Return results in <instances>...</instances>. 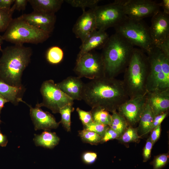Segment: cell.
<instances>
[{
  "instance_id": "d6986e66",
  "label": "cell",
  "mask_w": 169,
  "mask_h": 169,
  "mask_svg": "<svg viewBox=\"0 0 169 169\" xmlns=\"http://www.w3.org/2000/svg\"><path fill=\"white\" fill-rule=\"evenodd\" d=\"M84 84L78 77L69 76L56 84L58 87L74 100H82V94Z\"/></svg>"
},
{
  "instance_id": "ba28073f",
  "label": "cell",
  "mask_w": 169,
  "mask_h": 169,
  "mask_svg": "<svg viewBox=\"0 0 169 169\" xmlns=\"http://www.w3.org/2000/svg\"><path fill=\"white\" fill-rule=\"evenodd\" d=\"M97 29L105 31L115 27L127 18L120 0L111 3L98 6L94 9Z\"/></svg>"
},
{
  "instance_id": "30bf717a",
  "label": "cell",
  "mask_w": 169,
  "mask_h": 169,
  "mask_svg": "<svg viewBox=\"0 0 169 169\" xmlns=\"http://www.w3.org/2000/svg\"><path fill=\"white\" fill-rule=\"evenodd\" d=\"M74 71L80 78L91 80L105 76L101 54L90 51L77 59Z\"/></svg>"
},
{
  "instance_id": "cb8c5ba5",
  "label": "cell",
  "mask_w": 169,
  "mask_h": 169,
  "mask_svg": "<svg viewBox=\"0 0 169 169\" xmlns=\"http://www.w3.org/2000/svg\"><path fill=\"white\" fill-rule=\"evenodd\" d=\"M94 122L110 125L111 120V115L108 111L100 108H95L91 110Z\"/></svg>"
},
{
  "instance_id": "8d00e7d4",
  "label": "cell",
  "mask_w": 169,
  "mask_h": 169,
  "mask_svg": "<svg viewBox=\"0 0 169 169\" xmlns=\"http://www.w3.org/2000/svg\"><path fill=\"white\" fill-rule=\"evenodd\" d=\"M153 145L152 142L150 137L146 141L143 150V156L144 162L146 161L150 158Z\"/></svg>"
},
{
  "instance_id": "f1b7e54d",
  "label": "cell",
  "mask_w": 169,
  "mask_h": 169,
  "mask_svg": "<svg viewBox=\"0 0 169 169\" xmlns=\"http://www.w3.org/2000/svg\"><path fill=\"white\" fill-rule=\"evenodd\" d=\"M79 135L83 141L92 145L97 144L102 138L96 133L84 129L79 131Z\"/></svg>"
},
{
  "instance_id": "7a4b0ae2",
  "label": "cell",
  "mask_w": 169,
  "mask_h": 169,
  "mask_svg": "<svg viewBox=\"0 0 169 169\" xmlns=\"http://www.w3.org/2000/svg\"><path fill=\"white\" fill-rule=\"evenodd\" d=\"M1 51L0 80L13 86H23L21 77L30 62L32 49L23 45L14 44L6 47Z\"/></svg>"
},
{
  "instance_id": "6da1fadb",
  "label": "cell",
  "mask_w": 169,
  "mask_h": 169,
  "mask_svg": "<svg viewBox=\"0 0 169 169\" xmlns=\"http://www.w3.org/2000/svg\"><path fill=\"white\" fill-rule=\"evenodd\" d=\"M129 99L123 81L105 76L84 84L82 100L91 107L112 112Z\"/></svg>"
},
{
  "instance_id": "8992f818",
  "label": "cell",
  "mask_w": 169,
  "mask_h": 169,
  "mask_svg": "<svg viewBox=\"0 0 169 169\" xmlns=\"http://www.w3.org/2000/svg\"><path fill=\"white\" fill-rule=\"evenodd\" d=\"M50 34L30 25L19 16L13 19L2 36L3 40L14 44L23 45L25 43H42Z\"/></svg>"
},
{
  "instance_id": "4dcf8cb0",
  "label": "cell",
  "mask_w": 169,
  "mask_h": 169,
  "mask_svg": "<svg viewBox=\"0 0 169 169\" xmlns=\"http://www.w3.org/2000/svg\"><path fill=\"white\" fill-rule=\"evenodd\" d=\"M109 127L108 125L94 122L90 124L84 126V129L96 133L102 138L106 131Z\"/></svg>"
},
{
  "instance_id": "60d3db41",
  "label": "cell",
  "mask_w": 169,
  "mask_h": 169,
  "mask_svg": "<svg viewBox=\"0 0 169 169\" xmlns=\"http://www.w3.org/2000/svg\"><path fill=\"white\" fill-rule=\"evenodd\" d=\"M165 54L169 56V38L167 39L158 46Z\"/></svg>"
},
{
  "instance_id": "5bb4252c",
  "label": "cell",
  "mask_w": 169,
  "mask_h": 169,
  "mask_svg": "<svg viewBox=\"0 0 169 169\" xmlns=\"http://www.w3.org/2000/svg\"><path fill=\"white\" fill-rule=\"evenodd\" d=\"M20 17L30 25L49 34L54 29L56 19L54 13L33 11Z\"/></svg>"
},
{
  "instance_id": "74e56055",
  "label": "cell",
  "mask_w": 169,
  "mask_h": 169,
  "mask_svg": "<svg viewBox=\"0 0 169 169\" xmlns=\"http://www.w3.org/2000/svg\"><path fill=\"white\" fill-rule=\"evenodd\" d=\"M167 115V112L162 114L156 115L152 123L151 131L158 125H160L161 123L166 117Z\"/></svg>"
},
{
  "instance_id": "1f68e13d",
  "label": "cell",
  "mask_w": 169,
  "mask_h": 169,
  "mask_svg": "<svg viewBox=\"0 0 169 169\" xmlns=\"http://www.w3.org/2000/svg\"><path fill=\"white\" fill-rule=\"evenodd\" d=\"M140 138L136 129L129 127L121 137L120 140L125 143L136 141Z\"/></svg>"
},
{
  "instance_id": "7402d4cb",
  "label": "cell",
  "mask_w": 169,
  "mask_h": 169,
  "mask_svg": "<svg viewBox=\"0 0 169 169\" xmlns=\"http://www.w3.org/2000/svg\"><path fill=\"white\" fill-rule=\"evenodd\" d=\"M33 141L36 146L52 149L57 145L60 139L55 132L44 131L40 135H35Z\"/></svg>"
},
{
  "instance_id": "ac0fdd59",
  "label": "cell",
  "mask_w": 169,
  "mask_h": 169,
  "mask_svg": "<svg viewBox=\"0 0 169 169\" xmlns=\"http://www.w3.org/2000/svg\"><path fill=\"white\" fill-rule=\"evenodd\" d=\"M146 100L155 116L166 112L169 108V90L147 93Z\"/></svg>"
},
{
  "instance_id": "9a60e30c",
  "label": "cell",
  "mask_w": 169,
  "mask_h": 169,
  "mask_svg": "<svg viewBox=\"0 0 169 169\" xmlns=\"http://www.w3.org/2000/svg\"><path fill=\"white\" fill-rule=\"evenodd\" d=\"M94 9L83 11L82 14L73 27V32L82 42L90 33L97 29Z\"/></svg>"
},
{
  "instance_id": "b9f144b4",
  "label": "cell",
  "mask_w": 169,
  "mask_h": 169,
  "mask_svg": "<svg viewBox=\"0 0 169 169\" xmlns=\"http://www.w3.org/2000/svg\"><path fill=\"white\" fill-rule=\"evenodd\" d=\"M15 0H0V8L9 9L13 4Z\"/></svg>"
},
{
  "instance_id": "4fadbf2b",
  "label": "cell",
  "mask_w": 169,
  "mask_h": 169,
  "mask_svg": "<svg viewBox=\"0 0 169 169\" xmlns=\"http://www.w3.org/2000/svg\"><path fill=\"white\" fill-rule=\"evenodd\" d=\"M146 94L130 98L119 107V114L126 121L132 124L139 121L146 102Z\"/></svg>"
},
{
  "instance_id": "2e32d148",
  "label": "cell",
  "mask_w": 169,
  "mask_h": 169,
  "mask_svg": "<svg viewBox=\"0 0 169 169\" xmlns=\"http://www.w3.org/2000/svg\"><path fill=\"white\" fill-rule=\"evenodd\" d=\"M22 102L30 107V114L35 130L42 129L49 131L58 127L60 122H57L54 116L49 112L43 111L37 105L33 108L23 100Z\"/></svg>"
},
{
  "instance_id": "f35d334b",
  "label": "cell",
  "mask_w": 169,
  "mask_h": 169,
  "mask_svg": "<svg viewBox=\"0 0 169 169\" xmlns=\"http://www.w3.org/2000/svg\"><path fill=\"white\" fill-rule=\"evenodd\" d=\"M28 3V0H15L13 5L15 10L19 11L24 10Z\"/></svg>"
},
{
  "instance_id": "d590c367",
  "label": "cell",
  "mask_w": 169,
  "mask_h": 169,
  "mask_svg": "<svg viewBox=\"0 0 169 169\" xmlns=\"http://www.w3.org/2000/svg\"><path fill=\"white\" fill-rule=\"evenodd\" d=\"M97 157V154L94 152H87L82 155V159L84 162L87 164H91L94 163Z\"/></svg>"
},
{
  "instance_id": "e0dca14e",
  "label": "cell",
  "mask_w": 169,
  "mask_h": 169,
  "mask_svg": "<svg viewBox=\"0 0 169 169\" xmlns=\"http://www.w3.org/2000/svg\"><path fill=\"white\" fill-rule=\"evenodd\" d=\"M109 37L105 31L96 29L93 32L82 42L77 59L95 49H102Z\"/></svg>"
},
{
  "instance_id": "4316f807",
  "label": "cell",
  "mask_w": 169,
  "mask_h": 169,
  "mask_svg": "<svg viewBox=\"0 0 169 169\" xmlns=\"http://www.w3.org/2000/svg\"><path fill=\"white\" fill-rule=\"evenodd\" d=\"M15 10L13 4L9 9L0 8V32L6 30L13 19L12 16Z\"/></svg>"
},
{
  "instance_id": "7c38bea8",
  "label": "cell",
  "mask_w": 169,
  "mask_h": 169,
  "mask_svg": "<svg viewBox=\"0 0 169 169\" xmlns=\"http://www.w3.org/2000/svg\"><path fill=\"white\" fill-rule=\"evenodd\" d=\"M149 27L150 35L155 46L169 38V15L159 10L151 17Z\"/></svg>"
},
{
  "instance_id": "603a6c76",
  "label": "cell",
  "mask_w": 169,
  "mask_h": 169,
  "mask_svg": "<svg viewBox=\"0 0 169 169\" xmlns=\"http://www.w3.org/2000/svg\"><path fill=\"white\" fill-rule=\"evenodd\" d=\"M155 116L151 107L146 101L144 106L139 121V128L143 135L151 131L152 123Z\"/></svg>"
},
{
  "instance_id": "d6a6232c",
  "label": "cell",
  "mask_w": 169,
  "mask_h": 169,
  "mask_svg": "<svg viewBox=\"0 0 169 169\" xmlns=\"http://www.w3.org/2000/svg\"><path fill=\"white\" fill-rule=\"evenodd\" d=\"M76 111L84 126L88 125L94 122L91 110L85 111L78 107L76 109Z\"/></svg>"
},
{
  "instance_id": "9c48e42d",
  "label": "cell",
  "mask_w": 169,
  "mask_h": 169,
  "mask_svg": "<svg viewBox=\"0 0 169 169\" xmlns=\"http://www.w3.org/2000/svg\"><path fill=\"white\" fill-rule=\"evenodd\" d=\"M40 91L43 102L36 105L41 107H45L54 113H59L60 110L65 105L74 104V100L64 93L50 79L44 81Z\"/></svg>"
},
{
  "instance_id": "484cf974",
  "label": "cell",
  "mask_w": 169,
  "mask_h": 169,
  "mask_svg": "<svg viewBox=\"0 0 169 169\" xmlns=\"http://www.w3.org/2000/svg\"><path fill=\"white\" fill-rule=\"evenodd\" d=\"M64 52L62 49L58 46H53L48 49L46 54L47 61L50 64H56L63 60Z\"/></svg>"
},
{
  "instance_id": "ffe728a7",
  "label": "cell",
  "mask_w": 169,
  "mask_h": 169,
  "mask_svg": "<svg viewBox=\"0 0 169 169\" xmlns=\"http://www.w3.org/2000/svg\"><path fill=\"white\" fill-rule=\"evenodd\" d=\"M25 90L24 87L9 85L0 80V95L15 105L23 100L22 97Z\"/></svg>"
},
{
  "instance_id": "f6af8a7d",
  "label": "cell",
  "mask_w": 169,
  "mask_h": 169,
  "mask_svg": "<svg viewBox=\"0 0 169 169\" xmlns=\"http://www.w3.org/2000/svg\"><path fill=\"white\" fill-rule=\"evenodd\" d=\"M8 102V101L3 96L0 95V124L1 121L0 119V114L3 108L4 107L5 103Z\"/></svg>"
},
{
  "instance_id": "ab89813d",
  "label": "cell",
  "mask_w": 169,
  "mask_h": 169,
  "mask_svg": "<svg viewBox=\"0 0 169 169\" xmlns=\"http://www.w3.org/2000/svg\"><path fill=\"white\" fill-rule=\"evenodd\" d=\"M161 128L160 125L153 130L150 136L153 145L154 144L160 137L161 133Z\"/></svg>"
},
{
  "instance_id": "8fae6325",
  "label": "cell",
  "mask_w": 169,
  "mask_h": 169,
  "mask_svg": "<svg viewBox=\"0 0 169 169\" xmlns=\"http://www.w3.org/2000/svg\"><path fill=\"white\" fill-rule=\"evenodd\" d=\"M129 18L136 20L152 16L160 10V3L151 0H120Z\"/></svg>"
},
{
  "instance_id": "7bdbcfd3",
  "label": "cell",
  "mask_w": 169,
  "mask_h": 169,
  "mask_svg": "<svg viewBox=\"0 0 169 169\" xmlns=\"http://www.w3.org/2000/svg\"><path fill=\"white\" fill-rule=\"evenodd\" d=\"M160 7L163 9L162 12L165 13L169 15V0H163L160 3Z\"/></svg>"
},
{
  "instance_id": "277c9868",
  "label": "cell",
  "mask_w": 169,
  "mask_h": 169,
  "mask_svg": "<svg viewBox=\"0 0 169 169\" xmlns=\"http://www.w3.org/2000/svg\"><path fill=\"white\" fill-rule=\"evenodd\" d=\"M149 70L147 55L139 48H134L125 69L123 81L129 99L145 94Z\"/></svg>"
},
{
  "instance_id": "83f0119b",
  "label": "cell",
  "mask_w": 169,
  "mask_h": 169,
  "mask_svg": "<svg viewBox=\"0 0 169 169\" xmlns=\"http://www.w3.org/2000/svg\"><path fill=\"white\" fill-rule=\"evenodd\" d=\"M73 105L71 104L67 105L62 108L59 112L61 115L60 122L68 131H70L71 114L74 110Z\"/></svg>"
},
{
  "instance_id": "44dd1931",
  "label": "cell",
  "mask_w": 169,
  "mask_h": 169,
  "mask_svg": "<svg viewBox=\"0 0 169 169\" xmlns=\"http://www.w3.org/2000/svg\"><path fill=\"white\" fill-rule=\"evenodd\" d=\"M33 11L55 13L61 8L63 0H28Z\"/></svg>"
},
{
  "instance_id": "ee69618b",
  "label": "cell",
  "mask_w": 169,
  "mask_h": 169,
  "mask_svg": "<svg viewBox=\"0 0 169 169\" xmlns=\"http://www.w3.org/2000/svg\"><path fill=\"white\" fill-rule=\"evenodd\" d=\"M8 143V140L6 136L2 133L0 129V146L5 147Z\"/></svg>"
},
{
  "instance_id": "5b68a950",
  "label": "cell",
  "mask_w": 169,
  "mask_h": 169,
  "mask_svg": "<svg viewBox=\"0 0 169 169\" xmlns=\"http://www.w3.org/2000/svg\"><path fill=\"white\" fill-rule=\"evenodd\" d=\"M147 54L149 70L146 83L147 92L169 90V56L155 46Z\"/></svg>"
},
{
  "instance_id": "e575fe53",
  "label": "cell",
  "mask_w": 169,
  "mask_h": 169,
  "mask_svg": "<svg viewBox=\"0 0 169 169\" xmlns=\"http://www.w3.org/2000/svg\"><path fill=\"white\" fill-rule=\"evenodd\" d=\"M120 135L116 131L109 128L106 131L102 141L106 142L109 140L116 139L119 137Z\"/></svg>"
},
{
  "instance_id": "bcb514c9",
  "label": "cell",
  "mask_w": 169,
  "mask_h": 169,
  "mask_svg": "<svg viewBox=\"0 0 169 169\" xmlns=\"http://www.w3.org/2000/svg\"><path fill=\"white\" fill-rule=\"evenodd\" d=\"M3 40L2 36L0 35V51H1L2 50L1 48V46L3 43Z\"/></svg>"
},
{
  "instance_id": "836d02e7",
  "label": "cell",
  "mask_w": 169,
  "mask_h": 169,
  "mask_svg": "<svg viewBox=\"0 0 169 169\" xmlns=\"http://www.w3.org/2000/svg\"><path fill=\"white\" fill-rule=\"evenodd\" d=\"M168 157L164 154L159 155L156 157L152 163L153 169H161L167 164Z\"/></svg>"
},
{
  "instance_id": "52a82bcc",
  "label": "cell",
  "mask_w": 169,
  "mask_h": 169,
  "mask_svg": "<svg viewBox=\"0 0 169 169\" xmlns=\"http://www.w3.org/2000/svg\"><path fill=\"white\" fill-rule=\"evenodd\" d=\"M114 28L115 33L147 54L155 46L150 35L149 27L143 20H134L127 17Z\"/></svg>"
},
{
  "instance_id": "f546056e",
  "label": "cell",
  "mask_w": 169,
  "mask_h": 169,
  "mask_svg": "<svg viewBox=\"0 0 169 169\" xmlns=\"http://www.w3.org/2000/svg\"><path fill=\"white\" fill-rule=\"evenodd\" d=\"M99 0H65V2L72 6L81 8L83 11L85 10L86 8L90 9H94L97 6Z\"/></svg>"
},
{
  "instance_id": "3957f363",
  "label": "cell",
  "mask_w": 169,
  "mask_h": 169,
  "mask_svg": "<svg viewBox=\"0 0 169 169\" xmlns=\"http://www.w3.org/2000/svg\"><path fill=\"white\" fill-rule=\"evenodd\" d=\"M134 46L120 35L115 33L102 49L105 75L111 77L124 71L131 59Z\"/></svg>"
},
{
  "instance_id": "d4e9b609",
  "label": "cell",
  "mask_w": 169,
  "mask_h": 169,
  "mask_svg": "<svg viewBox=\"0 0 169 169\" xmlns=\"http://www.w3.org/2000/svg\"><path fill=\"white\" fill-rule=\"evenodd\" d=\"M112 120L110 127L121 135L126 128L127 122L125 118L116 111L112 112Z\"/></svg>"
}]
</instances>
